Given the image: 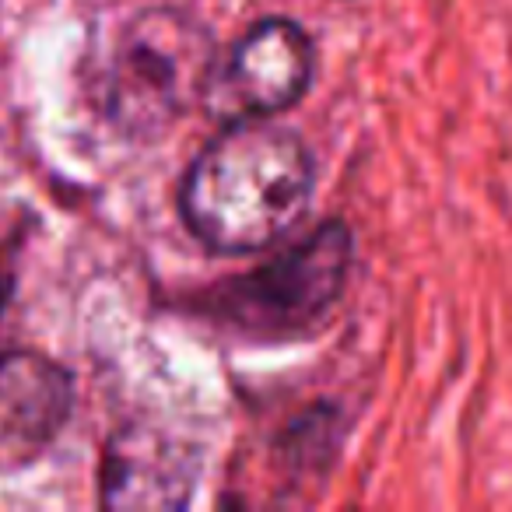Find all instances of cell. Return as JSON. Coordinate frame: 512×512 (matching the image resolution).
I'll return each mask as SVG.
<instances>
[{
  "instance_id": "6da1fadb",
  "label": "cell",
  "mask_w": 512,
  "mask_h": 512,
  "mask_svg": "<svg viewBox=\"0 0 512 512\" xmlns=\"http://www.w3.org/2000/svg\"><path fill=\"white\" fill-rule=\"evenodd\" d=\"M313 186V155L295 130L274 116L232 120L186 169L179 214L214 253H260L299 225Z\"/></svg>"
},
{
  "instance_id": "7a4b0ae2",
  "label": "cell",
  "mask_w": 512,
  "mask_h": 512,
  "mask_svg": "<svg viewBox=\"0 0 512 512\" xmlns=\"http://www.w3.org/2000/svg\"><path fill=\"white\" fill-rule=\"evenodd\" d=\"M214 64V36L197 15L183 8L137 11L102 64V113L130 141H155L204 106Z\"/></svg>"
},
{
  "instance_id": "3957f363",
  "label": "cell",
  "mask_w": 512,
  "mask_h": 512,
  "mask_svg": "<svg viewBox=\"0 0 512 512\" xmlns=\"http://www.w3.org/2000/svg\"><path fill=\"white\" fill-rule=\"evenodd\" d=\"M351 228L327 221L271 264L228 278L204 295L214 323L256 341H285L313 330L337 306L351 271Z\"/></svg>"
},
{
  "instance_id": "277c9868",
  "label": "cell",
  "mask_w": 512,
  "mask_h": 512,
  "mask_svg": "<svg viewBox=\"0 0 512 512\" xmlns=\"http://www.w3.org/2000/svg\"><path fill=\"white\" fill-rule=\"evenodd\" d=\"M316 46L292 18H264L235 43L225 64H214L204 106L225 123L278 116L313 85Z\"/></svg>"
},
{
  "instance_id": "5b68a950",
  "label": "cell",
  "mask_w": 512,
  "mask_h": 512,
  "mask_svg": "<svg viewBox=\"0 0 512 512\" xmlns=\"http://www.w3.org/2000/svg\"><path fill=\"white\" fill-rule=\"evenodd\" d=\"M74 383L39 351L0 358V474L36 463L71 418Z\"/></svg>"
},
{
  "instance_id": "8992f818",
  "label": "cell",
  "mask_w": 512,
  "mask_h": 512,
  "mask_svg": "<svg viewBox=\"0 0 512 512\" xmlns=\"http://www.w3.org/2000/svg\"><path fill=\"white\" fill-rule=\"evenodd\" d=\"M197 456L179 435L155 425H127L102 460L106 509H179L190 502Z\"/></svg>"
}]
</instances>
